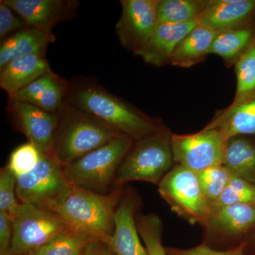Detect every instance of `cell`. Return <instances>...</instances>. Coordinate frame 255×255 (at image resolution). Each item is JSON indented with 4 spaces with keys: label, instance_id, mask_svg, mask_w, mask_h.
<instances>
[{
    "label": "cell",
    "instance_id": "obj_29",
    "mask_svg": "<svg viewBox=\"0 0 255 255\" xmlns=\"http://www.w3.org/2000/svg\"><path fill=\"white\" fill-rule=\"evenodd\" d=\"M238 204H255V184L233 175L219 199L211 206Z\"/></svg>",
    "mask_w": 255,
    "mask_h": 255
},
{
    "label": "cell",
    "instance_id": "obj_12",
    "mask_svg": "<svg viewBox=\"0 0 255 255\" xmlns=\"http://www.w3.org/2000/svg\"><path fill=\"white\" fill-rule=\"evenodd\" d=\"M7 112L14 127L24 134L28 142L42 153L52 157L58 114L49 113L26 102L11 100H8Z\"/></svg>",
    "mask_w": 255,
    "mask_h": 255
},
{
    "label": "cell",
    "instance_id": "obj_30",
    "mask_svg": "<svg viewBox=\"0 0 255 255\" xmlns=\"http://www.w3.org/2000/svg\"><path fill=\"white\" fill-rule=\"evenodd\" d=\"M41 152L31 142H27L16 147L6 164L16 177L31 172L39 162Z\"/></svg>",
    "mask_w": 255,
    "mask_h": 255
},
{
    "label": "cell",
    "instance_id": "obj_21",
    "mask_svg": "<svg viewBox=\"0 0 255 255\" xmlns=\"http://www.w3.org/2000/svg\"><path fill=\"white\" fill-rule=\"evenodd\" d=\"M55 41L54 34L28 26L10 35L1 41L0 46V69L15 58L24 55H46L50 43Z\"/></svg>",
    "mask_w": 255,
    "mask_h": 255
},
{
    "label": "cell",
    "instance_id": "obj_2",
    "mask_svg": "<svg viewBox=\"0 0 255 255\" xmlns=\"http://www.w3.org/2000/svg\"><path fill=\"white\" fill-rule=\"evenodd\" d=\"M123 186L100 194L72 184L46 209L59 215L70 229L107 244L113 235L114 216Z\"/></svg>",
    "mask_w": 255,
    "mask_h": 255
},
{
    "label": "cell",
    "instance_id": "obj_13",
    "mask_svg": "<svg viewBox=\"0 0 255 255\" xmlns=\"http://www.w3.org/2000/svg\"><path fill=\"white\" fill-rule=\"evenodd\" d=\"M28 27L54 34L53 28L73 19L78 14V0H3Z\"/></svg>",
    "mask_w": 255,
    "mask_h": 255
},
{
    "label": "cell",
    "instance_id": "obj_18",
    "mask_svg": "<svg viewBox=\"0 0 255 255\" xmlns=\"http://www.w3.org/2000/svg\"><path fill=\"white\" fill-rule=\"evenodd\" d=\"M196 26L198 21L157 23L147 44L137 56L153 66L162 67L171 64L172 55L178 45Z\"/></svg>",
    "mask_w": 255,
    "mask_h": 255
},
{
    "label": "cell",
    "instance_id": "obj_36",
    "mask_svg": "<svg viewBox=\"0 0 255 255\" xmlns=\"http://www.w3.org/2000/svg\"><path fill=\"white\" fill-rule=\"evenodd\" d=\"M246 255H255V232L252 233L246 241Z\"/></svg>",
    "mask_w": 255,
    "mask_h": 255
},
{
    "label": "cell",
    "instance_id": "obj_31",
    "mask_svg": "<svg viewBox=\"0 0 255 255\" xmlns=\"http://www.w3.org/2000/svg\"><path fill=\"white\" fill-rule=\"evenodd\" d=\"M16 177L6 166L0 171V211L12 218L17 214L21 203L16 195Z\"/></svg>",
    "mask_w": 255,
    "mask_h": 255
},
{
    "label": "cell",
    "instance_id": "obj_26",
    "mask_svg": "<svg viewBox=\"0 0 255 255\" xmlns=\"http://www.w3.org/2000/svg\"><path fill=\"white\" fill-rule=\"evenodd\" d=\"M139 235L149 255H169L162 245L163 225L160 218L154 213L136 214Z\"/></svg>",
    "mask_w": 255,
    "mask_h": 255
},
{
    "label": "cell",
    "instance_id": "obj_17",
    "mask_svg": "<svg viewBox=\"0 0 255 255\" xmlns=\"http://www.w3.org/2000/svg\"><path fill=\"white\" fill-rule=\"evenodd\" d=\"M204 128L216 129L227 140L237 135L255 137V91L216 112Z\"/></svg>",
    "mask_w": 255,
    "mask_h": 255
},
{
    "label": "cell",
    "instance_id": "obj_20",
    "mask_svg": "<svg viewBox=\"0 0 255 255\" xmlns=\"http://www.w3.org/2000/svg\"><path fill=\"white\" fill-rule=\"evenodd\" d=\"M255 44V18L216 33L209 55L221 57L226 67L236 65Z\"/></svg>",
    "mask_w": 255,
    "mask_h": 255
},
{
    "label": "cell",
    "instance_id": "obj_24",
    "mask_svg": "<svg viewBox=\"0 0 255 255\" xmlns=\"http://www.w3.org/2000/svg\"><path fill=\"white\" fill-rule=\"evenodd\" d=\"M204 7V0H158L157 23L198 21Z\"/></svg>",
    "mask_w": 255,
    "mask_h": 255
},
{
    "label": "cell",
    "instance_id": "obj_19",
    "mask_svg": "<svg viewBox=\"0 0 255 255\" xmlns=\"http://www.w3.org/2000/svg\"><path fill=\"white\" fill-rule=\"evenodd\" d=\"M50 71L46 55L19 57L0 69V87L11 97Z\"/></svg>",
    "mask_w": 255,
    "mask_h": 255
},
{
    "label": "cell",
    "instance_id": "obj_4",
    "mask_svg": "<svg viewBox=\"0 0 255 255\" xmlns=\"http://www.w3.org/2000/svg\"><path fill=\"white\" fill-rule=\"evenodd\" d=\"M172 132L168 127L134 141L119 167L116 184L141 181L158 185L174 165Z\"/></svg>",
    "mask_w": 255,
    "mask_h": 255
},
{
    "label": "cell",
    "instance_id": "obj_27",
    "mask_svg": "<svg viewBox=\"0 0 255 255\" xmlns=\"http://www.w3.org/2000/svg\"><path fill=\"white\" fill-rule=\"evenodd\" d=\"M196 174L202 190L211 205L219 199L233 176L223 165L209 167Z\"/></svg>",
    "mask_w": 255,
    "mask_h": 255
},
{
    "label": "cell",
    "instance_id": "obj_1",
    "mask_svg": "<svg viewBox=\"0 0 255 255\" xmlns=\"http://www.w3.org/2000/svg\"><path fill=\"white\" fill-rule=\"evenodd\" d=\"M65 101L100 119L133 142L167 127L160 118L144 113L127 101L111 93L94 79L79 78L69 82Z\"/></svg>",
    "mask_w": 255,
    "mask_h": 255
},
{
    "label": "cell",
    "instance_id": "obj_33",
    "mask_svg": "<svg viewBox=\"0 0 255 255\" xmlns=\"http://www.w3.org/2000/svg\"><path fill=\"white\" fill-rule=\"evenodd\" d=\"M27 27L24 21L16 12L0 1V38L4 40L6 37Z\"/></svg>",
    "mask_w": 255,
    "mask_h": 255
},
{
    "label": "cell",
    "instance_id": "obj_22",
    "mask_svg": "<svg viewBox=\"0 0 255 255\" xmlns=\"http://www.w3.org/2000/svg\"><path fill=\"white\" fill-rule=\"evenodd\" d=\"M223 165L233 175L255 184V137L237 135L228 139Z\"/></svg>",
    "mask_w": 255,
    "mask_h": 255
},
{
    "label": "cell",
    "instance_id": "obj_7",
    "mask_svg": "<svg viewBox=\"0 0 255 255\" xmlns=\"http://www.w3.org/2000/svg\"><path fill=\"white\" fill-rule=\"evenodd\" d=\"M157 187L159 195L179 217L192 225L204 223L212 206L196 172L175 164Z\"/></svg>",
    "mask_w": 255,
    "mask_h": 255
},
{
    "label": "cell",
    "instance_id": "obj_28",
    "mask_svg": "<svg viewBox=\"0 0 255 255\" xmlns=\"http://www.w3.org/2000/svg\"><path fill=\"white\" fill-rule=\"evenodd\" d=\"M236 91L233 102L255 91V44L234 65Z\"/></svg>",
    "mask_w": 255,
    "mask_h": 255
},
{
    "label": "cell",
    "instance_id": "obj_11",
    "mask_svg": "<svg viewBox=\"0 0 255 255\" xmlns=\"http://www.w3.org/2000/svg\"><path fill=\"white\" fill-rule=\"evenodd\" d=\"M158 0H122L116 33L122 47L137 55L147 44L157 25Z\"/></svg>",
    "mask_w": 255,
    "mask_h": 255
},
{
    "label": "cell",
    "instance_id": "obj_3",
    "mask_svg": "<svg viewBox=\"0 0 255 255\" xmlns=\"http://www.w3.org/2000/svg\"><path fill=\"white\" fill-rule=\"evenodd\" d=\"M53 157L62 166L71 163L121 135L91 114L65 101L58 114Z\"/></svg>",
    "mask_w": 255,
    "mask_h": 255
},
{
    "label": "cell",
    "instance_id": "obj_10",
    "mask_svg": "<svg viewBox=\"0 0 255 255\" xmlns=\"http://www.w3.org/2000/svg\"><path fill=\"white\" fill-rule=\"evenodd\" d=\"M227 139L216 129L202 128L195 133H172L175 164L197 172L223 165Z\"/></svg>",
    "mask_w": 255,
    "mask_h": 255
},
{
    "label": "cell",
    "instance_id": "obj_14",
    "mask_svg": "<svg viewBox=\"0 0 255 255\" xmlns=\"http://www.w3.org/2000/svg\"><path fill=\"white\" fill-rule=\"evenodd\" d=\"M140 197L132 189H124L114 216V231L109 248L117 255H149L140 241L135 217Z\"/></svg>",
    "mask_w": 255,
    "mask_h": 255
},
{
    "label": "cell",
    "instance_id": "obj_16",
    "mask_svg": "<svg viewBox=\"0 0 255 255\" xmlns=\"http://www.w3.org/2000/svg\"><path fill=\"white\" fill-rule=\"evenodd\" d=\"M68 87V81L51 70L17 93L8 97V100L26 102L49 113L57 114L65 102Z\"/></svg>",
    "mask_w": 255,
    "mask_h": 255
},
{
    "label": "cell",
    "instance_id": "obj_15",
    "mask_svg": "<svg viewBox=\"0 0 255 255\" xmlns=\"http://www.w3.org/2000/svg\"><path fill=\"white\" fill-rule=\"evenodd\" d=\"M204 2L198 24L216 33L255 18V0H204Z\"/></svg>",
    "mask_w": 255,
    "mask_h": 255
},
{
    "label": "cell",
    "instance_id": "obj_32",
    "mask_svg": "<svg viewBox=\"0 0 255 255\" xmlns=\"http://www.w3.org/2000/svg\"><path fill=\"white\" fill-rule=\"evenodd\" d=\"M246 242L241 243L239 246L228 250L214 249L204 243L189 249H181L176 248H165L169 255H246Z\"/></svg>",
    "mask_w": 255,
    "mask_h": 255
},
{
    "label": "cell",
    "instance_id": "obj_6",
    "mask_svg": "<svg viewBox=\"0 0 255 255\" xmlns=\"http://www.w3.org/2000/svg\"><path fill=\"white\" fill-rule=\"evenodd\" d=\"M70 229L56 213L21 203L13 218V236L8 255H29Z\"/></svg>",
    "mask_w": 255,
    "mask_h": 255
},
{
    "label": "cell",
    "instance_id": "obj_25",
    "mask_svg": "<svg viewBox=\"0 0 255 255\" xmlns=\"http://www.w3.org/2000/svg\"><path fill=\"white\" fill-rule=\"evenodd\" d=\"M95 242L70 228L29 255H87Z\"/></svg>",
    "mask_w": 255,
    "mask_h": 255
},
{
    "label": "cell",
    "instance_id": "obj_8",
    "mask_svg": "<svg viewBox=\"0 0 255 255\" xmlns=\"http://www.w3.org/2000/svg\"><path fill=\"white\" fill-rule=\"evenodd\" d=\"M201 226L207 246L220 251L235 248L255 232V204L212 206Z\"/></svg>",
    "mask_w": 255,
    "mask_h": 255
},
{
    "label": "cell",
    "instance_id": "obj_35",
    "mask_svg": "<svg viewBox=\"0 0 255 255\" xmlns=\"http://www.w3.org/2000/svg\"><path fill=\"white\" fill-rule=\"evenodd\" d=\"M87 255H117L103 242L96 241Z\"/></svg>",
    "mask_w": 255,
    "mask_h": 255
},
{
    "label": "cell",
    "instance_id": "obj_5",
    "mask_svg": "<svg viewBox=\"0 0 255 255\" xmlns=\"http://www.w3.org/2000/svg\"><path fill=\"white\" fill-rule=\"evenodd\" d=\"M132 143L129 137L119 135L64 166V174L74 185L100 194L110 193L118 186L117 172Z\"/></svg>",
    "mask_w": 255,
    "mask_h": 255
},
{
    "label": "cell",
    "instance_id": "obj_9",
    "mask_svg": "<svg viewBox=\"0 0 255 255\" xmlns=\"http://www.w3.org/2000/svg\"><path fill=\"white\" fill-rule=\"evenodd\" d=\"M71 184L64 174L63 167L53 157L41 152L36 167L27 174L16 177V195L23 204L46 209Z\"/></svg>",
    "mask_w": 255,
    "mask_h": 255
},
{
    "label": "cell",
    "instance_id": "obj_34",
    "mask_svg": "<svg viewBox=\"0 0 255 255\" xmlns=\"http://www.w3.org/2000/svg\"><path fill=\"white\" fill-rule=\"evenodd\" d=\"M13 236V218L0 211V255H8Z\"/></svg>",
    "mask_w": 255,
    "mask_h": 255
},
{
    "label": "cell",
    "instance_id": "obj_23",
    "mask_svg": "<svg viewBox=\"0 0 255 255\" xmlns=\"http://www.w3.org/2000/svg\"><path fill=\"white\" fill-rule=\"evenodd\" d=\"M216 33L198 24L178 45L170 65L187 68L202 62L209 55Z\"/></svg>",
    "mask_w": 255,
    "mask_h": 255
}]
</instances>
